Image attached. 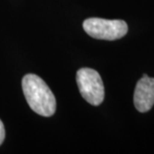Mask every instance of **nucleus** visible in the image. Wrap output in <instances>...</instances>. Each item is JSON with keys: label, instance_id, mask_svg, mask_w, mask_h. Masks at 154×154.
<instances>
[{"label": "nucleus", "instance_id": "f257e3e1", "mask_svg": "<svg viewBox=\"0 0 154 154\" xmlns=\"http://www.w3.org/2000/svg\"><path fill=\"white\" fill-rule=\"evenodd\" d=\"M22 90L25 99L33 111L49 117L56 110V99L45 81L35 74H26L22 78Z\"/></svg>", "mask_w": 154, "mask_h": 154}, {"label": "nucleus", "instance_id": "7ed1b4c3", "mask_svg": "<svg viewBox=\"0 0 154 154\" xmlns=\"http://www.w3.org/2000/svg\"><path fill=\"white\" fill-rule=\"evenodd\" d=\"M83 29L91 37L101 40H117L126 35L128 26L123 20L88 18L83 22Z\"/></svg>", "mask_w": 154, "mask_h": 154}, {"label": "nucleus", "instance_id": "20e7f679", "mask_svg": "<svg viewBox=\"0 0 154 154\" xmlns=\"http://www.w3.org/2000/svg\"><path fill=\"white\" fill-rule=\"evenodd\" d=\"M154 105V78L144 75L134 91V106L141 113L148 112Z\"/></svg>", "mask_w": 154, "mask_h": 154}, {"label": "nucleus", "instance_id": "f03ea898", "mask_svg": "<svg viewBox=\"0 0 154 154\" xmlns=\"http://www.w3.org/2000/svg\"><path fill=\"white\" fill-rule=\"evenodd\" d=\"M76 82L82 97L91 105L98 106L104 100V85L100 74L91 68H81L76 73Z\"/></svg>", "mask_w": 154, "mask_h": 154}, {"label": "nucleus", "instance_id": "39448f33", "mask_svg": "<svg viewBox=\"0 0 154 154\" xmlns=\"http://www.w3.org/2000/svg\"><path fill=\"white\" fill-rule=\"evenodd\" d=\"M4 138H5V128H4V125H3L2 121L0 120V145L3 143Z\"/></svg>", "mask_w": 154, "mask_h": 154}]
</instances>
